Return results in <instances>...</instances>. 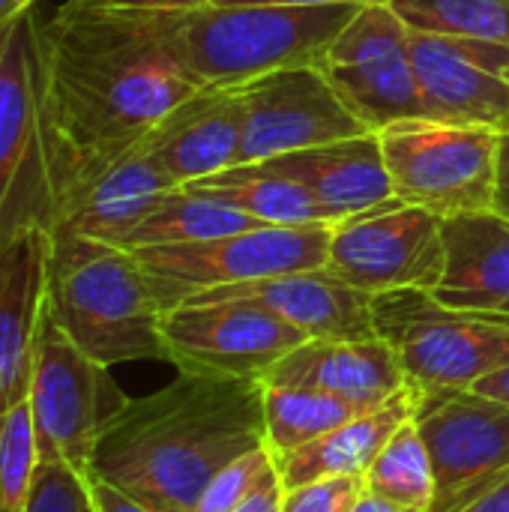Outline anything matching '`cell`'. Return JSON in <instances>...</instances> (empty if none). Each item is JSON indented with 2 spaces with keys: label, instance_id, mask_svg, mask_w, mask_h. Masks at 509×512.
Wrapping results in <instances>:
<instances>
[{
  "label": "cell",
  "instance_id": "cell-1",
  "mask_svg": "<svg viewBox=\"0 0 509 512\" xmlns=\"http://www.w3.org/2000/svg\"><path fill=\"white\" fill-rule=\"evenodd\" d=\"M180 21L183 12L102 0H63L42 21L51 105L78 159L138 144L204 90L183 51Z\"/></svg>",
  "mask_w": 509,
  "mask_h": 512
},
{
  "label": "cell",
  "instance_id": "cell-2",
  "mask_svg": "<svg viewBox=\"0 0 509 512\" xmlns=\"http://www.w3.org/2000/svg\"><path fill=\"white\" fill-rule=\"evenodd\" d=\"M261 447L264 381L180 372L108 420L90 471L159 512H195L222 468Z\"/></svg>",
  "mask_w": 509,
  "mask_h": 512
},
{
  "label": "cell",
  "instance_id": "cell-3",
  "mask_svg": "<svg viewBox=\"0 0 509 512\" xmlns=\"http://www.w3.org/2000/svg\"><path fill=\"white\" fill-rule=\"evenodd\" d=\"M78 156L48 90L36 6L0 27V249L57 225Z\"/></svg>",
  "mask_w": 509,
  "mask_h": 512
},
{
  "label": "cell",
  "instance_id": "cell-4",
  "mask_svg": "<svg viewBox=\"0 0 509 512\" xmlns=\"http://www.w3.org/2000/svg\"><path fill=\"white\" fill-rule=\"evenodd\" d=\"M45 303L96 363L165 360L162 306L132 249L75 231H48Z\"/></svg>",
  "mask_w": 509,
  "mask_h": 512
},
{
  "label": "cell",
  "instance_id": "cell-5",
  "mask_svg": "<svg viewBox=\"0 0 509 512\" xmlns=\"http://www.w3.org/2000/svg\"><path fill=\"white\" fill-rule=\"evenodd\" d=\"M363 6L201 3L183 12V51L204 87L234 90L279 69L318 66Z\"/></svg>",
  "mask_w": 509,
  "mask_h": 512
},
{
  "label": "cell",
  "instance_id": "cell-6",
  "mask_svg": "<svg viewBox=\"0 0 509 512\" xmlns=\"http://www.w3.org/2000/svg\"><path fill=\"white\" fill-rule=\"evenodd\" d=\"M372 321L399 357L414 405L509 366V315L459 312L432 291L402 288L372 297Z\"/></svg>",
  "mask_w": 509,
  "mask_h": 512
},
{
  "label": "cell",
  "instance_id": "cell-7",
  "mask_svg": "<svg viewBox=\"0 0 509 512\" xmlns=\"http://www.w3.org/2000/svg\"><path fill=\"white\" fill-rule=\"evenodd\" d=\"M393 192L441 219L495 210L504 135L429 117L399 120L378 132Z\"/></svg>",
  "mask_w": 509,
  "mask_h": 512
},
{
  "label": "cell",
  "instance_id": "cell-8",
  "mask_svg": "<svg viewBox=\"0 0 509 512\" xmlns=\"http://www.w3.org/2000/svg\"><path fill=\"white\" fill-rule=\"evenodd\" d=\"M126 402L108 366L87 357L45 303L27 390L39 459L63 462L78 477H87L102 429Z\"/></svg>",
  "mask_w": 509,
  "mask_h": 512
},
{
  "label": "cell",
  "instance_id": "cell-9",
  "mask_svg": "<svg viewBox=\"0 0 509 512\" xmlns=\"http://www.w3.org/2000/svg\"><path fill=\"white\" fill-rule=\"evenodd\" d=\"M333 225H261L204 243L132 249L141 261L162 312L189 297L267 276L327 267Z\"/></svg>",
  "mask_w": 509,
  "mask_h": 512
},
{
  "label": "cell",
  "instance_id": "cell-10",
  "mask_svg": "<svg viewBox=\"0 0 509 512\" xmlns=\"http://www.w3.org/2000/svg\"><path fill=\"white\" fill-rule=\"evenodd\" d=\"M318 69L345 108L372 132L423 117L411 27L390 3H366L330 42Z\"/></svg>",
  "mask_w": 509,
  "mask_h": 512
},
{
  "label": "cell",
  "instance_id": "cell-11",
  "mask_svg": "<svg viewBox=\"0 0 509 512\" xmlns=\"http://www.w3.org/2000/svg\"><path fill=\"white\" fill-rule=\"evenodd\" d=\"M444 219L402 198L333 225L327 270L366 294L435 291L444 273Z\"/></svg>",
  "mask_w": 509,
  "mask_h": 512
},
{
  "label": "cell",
  "instance_id": "cell-12",
  "mask_svg": "<svg viewBox=\"0 0 509 512\" xmlns=\"http://www.w3.org/2000/svg\"><path fill=\"white\" fill-rule=\"evenodd\" d=\"M165 360L180 372L264 375L306 336L252 300H186L162 315Z\"/></svg>",
  "mask_w": 509,
  "mask_h": 512
},
{
  "label": "cell",
  "instance_id": "cell-13",
  "mask_svg": "<svg viewBox=\"0 0 509 512\" xmlns=\"http://www.w3.org/2000/svg\"><path fill=\"white\" fill-rule=\"evenodd\" d=\"M414 408L435 474L432 512L465 510L509 471V405L477 390H453Z\"/></svg>",
  "mask_w": 509,
  "mask_h": 512
},
{
  "label": "cell",
  "instance_id": "cell-14",
  "mask_svg": "<svg viewBox=\"0 0 509 512\" xmlns=\"http://www.w3.org/2000/svg\"><path fill=\"white\" fill-rule=\"evenodd\" d=\"M234 90L243 102V162L372 132L345 108L318 66L279 69Z\"/></svg>",
  "mask_w": 509,
  "mask_h": 512
},
{
  "label": "cell",
  "instance_id": "cell-15",
  "mask_svg": "<svg viewBox=\"0 0 509 512\" xmlns=\"http://www.w3.org/2000/svg\"><path fill=\"white\" fill-rule=\"evenodd\" d=\"M423 117L509 132V45L411 30Z\"/></svg>",
  "mask_w": 509,
  "mask_h": 512
},
{
  "label": "cell",
  "instance_id": "cell-16",
  "mask_svg": "<svg viewBox=\"0 0 509 512\" xmlns=\"http://www.w3.org/2000/svg\"><path fill=\"white\" fill-rule=\"evenodd\" d=\"M174 186L144 138L114 153L84 156L75 165L54 228L123 246Z\"/></svg>",
  "mask_w": 509,
  "mask_h": 512
},
{
  "label": "cell",
  "instance_id": "cell-17",
  "mask_svg": "<svg viewBox=\"0 0 509 512\" xmlns=\"http://www.w3.org/2000/svg\"><path fill=\"white\" fill-rule=\"evenodd\" d=\"M195 297L252 300L297 327L306 339H375L372 294L351 288L327 267L210 288Z\"/></svg>",
  "mask_w": 509,
  "mask_h": 512
},
{
  "label": "cell",
  "instance_id": "cell-18",
  "mask_svg": "<svg viewBox=\"0 0 509 512\" xmlns=\"http://www.w3.org/2000/svg\"><path fill=\"white\" fill-rule=\"evenodd\" d=\"M144 141L177 186L234 168L243 162L240 93L204 87L165 114Z\"/></svg>",
  "mask_w": 509,
  "mask_h": 512
},
{
  "label": "cell",
  "instance_id": "cell-19",
  "mask_svg": "<svg viewBox=\"0 0 509 512\" xmlns=\"http://www.w3.org/2000/svg\"><path fill=\"white\" fill-rule=\"evenodd\" d=\"M267 165L303 183L330 225L396 201L378 132L306 147L267 159Z\"/></svg>",
  "mask_w": 509,
  "mask_h": 512
},
{
  "label": "cell",
  "instance_id": "cell-20",
  "mask_svg": "<svg viewBox=\"0 0 509 512\" xmlns=\"http://www.w3.org/2000/svg\"><path fill=\"white\" fill-rule=\"evenodd\" d=\"M48 234H24L0 249V414L27 402L45 315Z\"/></svg>",
  "mask_w": 509,
  "mask_h": 512
},
{
  "label": "cell",
  "instance_id": "cell-21",
  "mask_svg": "<svg viewBox=\"0 0 509 512\" xmlns=\"http://www.w3.org/2000/svg\"><path fill=\"white\" fill-rule=\"evenodd\" d=\"M264 384L309 387L384 405L408 387L399 357L384 339H306L285 354Z\"/></svg>",
  "mask_w": 509,
  "mask_h": 512
},
{
  "label": "cell",
  "instance_id": "cell-22",
  "mask_svg": "<svg viewBox=\"0 0 509 512\" xmlns=\"http://www.w3.org/2000/svg\"><path fill=\"white\" fill-rule=\"evenodd\" d=\"M444 234V273L432 291L450 309L509 315V219L498 210L450 216Z\"/></svg>",
  "mask_w": 509,
  "mask_h": 512
},
{
  "label": "cell",
  "instance_id": "cell-23",
  "mask_svg": "<svg viewBox=\"0 0 509 512\" xmlns=\"http://www.w3.org/2000/svg\"><path fill=\"white\" fill-rule=\"evenodd\" d=\"M414 396L405 387L381 408L297 447L276 459V471L285 489L324 480V477H363L375 456L387 447V441L399 432L402 423L414 417Z\"/></svg>",
  "mask_w": 509,
  "mask_h": 512
},
{
  "label": "cell",
  "instance_id": "cell-24",
  "mask_svg": "<svg viewBox=\"0 0 509 512\" xmlns=\"http://www.w3.org/2000/svg\"><path fill=\"white\" fill-rule=\"evenodd\" d=\"M183 186L201 189L255 216L261 225H330L312 192L303 183L273 171L267 162H243Z\"/></svg>",
  "mask_w": 509,
  "mask_h": 512
},
{
  "label": "cell",
  "instance_id": "cell-25",
  "mask_svg": "<svg viewBox=\"0 0 509 512\" xmlns=\"http://www.w3.org/2000/svg\"><path fill=\"white\" fill-rule=\"evenodd\" d=\"M261 228V222L201 189L174 186L168 189L159 204L147 213V219L129 234L123 249H144V246H177V243H204L219 240L228 234Z\"/></svg>",
  "mask_w": 509,
  "mask_h": 512
},
{
  "label": "cell",
  "instance_id": "cell-26",
  "mask_svg": "<svg viewBox=\"0 0 509 512\" xmlns=\"http://www.w3.org/2000/svg\"><path fill=\"white\" fill-rule=\"evenodd\" d=\"M381 405L348 399L309 387H276L264 384V426H267V450L282 456L297 450Z\"/></svg>",
  "mask_w": 509,
  "mask_h": 512
},
{
  "label": "cell",
  "instance_id": "cell-27",
  "mask_svg": "<svg viewBox=\"0 0 509 512\" xmlns=\"http://www.w3.org/2000/svg\"><path fill=\"white\" fill-rule=\"evenodd\" d=\"M363 486L369 495L384 498L396 507L432 512L435 474H432L426 441L414 417L402 423L399 432L387 441V447L375 456V462L363 474Z\"/></svg>",
  "mask_w": 509,
  "mask_h": 512
},
{
  "label": "cell",
  "instance_id": "cell-28",
  "mask_svg": "<svg viewBox=\"0 0 509 512\" xmlns=\"http://www.w3.org/2000/svg\"><path fill=\"white\" fill-rule=\"evenodd\" d=\"M420 33L474 36L509 45V0H387Z\"/></svg>",
  "mask_w": 509,
  "mask_h": 512
},
{
  "label": "cell",
  "instance_id": "cell-29",
  "mask_svg": "<svg viewBox=\"0 0 509 512\" xmlns=\"http://www.w3.org/2000/svg\"><path fill=\"white\" fill-rule=\"evenodd\" d=\"M39 468V444L30 405L0 414V512H24Z\"/></svg>",
  "mask_w": 509,
  "mask_h": 512
},
{
  "label": "cell",
  "instance_id": "cell-30",
  "mask_svg": "<svg viewBox=\"0 0 509 512\" xmlns=\"http://www.w3.org/2000/svg\"><path fill=\"white\" fill-rule=\"evenodd\" d=\"M273 465H276V459L267 447L240 456L237 462L222 468L207 483V489L201 492V498L195 504V512H234Z\"/></svg>",
  "mask_w": 509,
  "mask_h": 512
},
{
  "label": "cell",
  "instance_id": "cell-31",
  "mask_svg": "<svg viewBox=\"0 0 509 512\" xmlns=\"http://www.w3.org/2000/svg\"><path fill=\"white\" fill-rule=\"evenodd\" d=\"M24 512H93L84 477H78L63 462L39 459L33 492Z\"/></svg>",
  "mask_w": 509,
  "mask_h": 512
},
{
  "label": "cell",
  "instance_id": "cell-32",
  "mask_svg": "<svg viewBox=\"0 0 509 512\" xmlns=\"http://www.w3.org/2000/svg\"><path fill=\"white\" fill-rule=\"evenodd\" d=\"M363 495V477H324L285 489L282 512H348Z\"/></svg>",
  "mask_w": 509,
  "mask_h": 512
},
{
  "label": "cell",
  "instance_id": "cell-33",
  "mask_svg": "<svg viewBox=\"0 0 509 512\" xmlns=\"http://www.w3.org/2000/svg\"><path fill=\"white\" fill-rule=\"evenodd\" d=\"M84 486H87V495H90V507L93 512H159L156 507L132 498L129 492L117 489L114 483L102 480L99 474H87L84 477Z\"/></svg>",
  "mask_w": 509,
  "mask_h": 512
},
{
  "label": "cell",
  "instance_id": "cell-34",
  "mask_svg": "<svg viewBox=\"0 0 509 512\" xmlns=\"http://www.w3.org/2000/svg\"><path fill=\"white\" fill-rule=\"evenodd\" d=\"M282 501H285V486H282V477L273 465L234 512H282Z\"/></svg>",
  "mask_w": 509,
  "mask_h": 512
},
{
  "label": "cell",
  "instance_id": "cell-35",
  "mask_svg": "<svg viewBox=\"0 0 509 512\" xmlns=\"http://www.w3.org/2000/svg\"><path fill=\"white\" fill-rule=\"evenodd\" d=\"M459 512H509V471Z\"/></svg>",
  "mask_w": 509,
  "mask_h": 512
},
{
  "label": "cell",
  "instance_id": "cell-36",
  "mask_svg": "<svg viewBox=\"0 0 509 512\" xmlns=\"http://www.w3.org/2000/svg\"><path fill=\"white\" fill-rule=\"evenodd\" d=\"M111 6H123V9H150V12H189L207 0H102Z\"/></svg>",
  "mask_w": 509,
  "mask_h": 512
},
{
  "label": "cell",
  "instance_id": "cell-37",
  "mask_svg": "<svg viewBox=\"0 0 509 512\" xmlns=\"http://www.w3.org/2000/svg\"><path fill=\"white\" fill-rule=\"evenodd\" d=\"M471 390H477V393H483V396H492V399L507 402L509 405V366L498 369V372H492V375H486V378H483V381H477Z\"/></svg>",
  "mask_w": 509,
  "mask_h": 512
},
{
  "label": "cell",
  "instance_id": "cell-38",
  "mask_svg": "<svg viewBox=\"0 0 509 512\" xmlns=\"http://www.w3.org/2000/svg\"><path fill=\"white\" fill-rule=\"evenodd\" d=\"M213 3H270V6H330V3H387V0H213Z\"/></svg>",
  "mask_w": 509,
  "mask_h": 512
},
{
  "label": "cell",
  "instance_id": "cell-39",
  "mask_svg": "<svg viewBox=\"0 0 509 512\" xmlns=\"http://www.w3.org/2000/svg\"><path fill=\"white\" fill-rule=\"evenodd\" d=\"M348 512H414V510H405V507H396V504H390V501H384V498H375V495H363L354 507Z\"/></svg>",
  "mask_w": 509,
  "mask_h": 512
},
{
  "label": "cell",
  "instance_id": "cell-40",
  "mask_svg": "<svg viewBox=\"0 0 509 512\" xmlns=\"http://www.w3.org/2000/svg\"><path fill=\"white\" fill-rule=\"evenodd\" d=\"M495 210L509 219V165H501V177H498V192H495Z\"/></svg>",
  "mask_w": 509,
  "mask_h": 512
},
{
  "label": "cell",
  "instance_id": "cell-41",
  "mask_svg": "<svg viewBox=\"0 0 509 512\" xmlns=\"http://www.w3.org/2000/svg\"><path fill=\"white\" fill-rule=\"evenodd\" d=\"M36 3H39V0H0V27L9 24L12 18H18L24 9L36 6Z\"/></svg>",
  "mask_w": 509,
  "mask_h": 512
},
{
  "label": "cell",
  "instance_id": "cell-42",
  "mask_svg": "<svg viewBox=\"0 0 509 512\" xmlns=\"http://www.w3.org/2000/svg\"><path fill=\"white\" fill-rule=\"evenodd\" d=\"M501 165H509V132H504V141H501Z\"/></svg>",
  "mask_w": 509,
  "mask_h": 512
},
{
  "label": "cell",
  "instance_id": "cell-43",
  "mask_svg": "<svg viewBox=\"0 0 509 512\" xmlns=\"http://www.w3.org/2000/svg\"><path fill=\"white\" fill-rule=\"evenodd\" d=\"M207 3H213V0H207Z\"/></svg>",
  "mask_w": 509,
  "mask_h": 512
}]
</instances>
